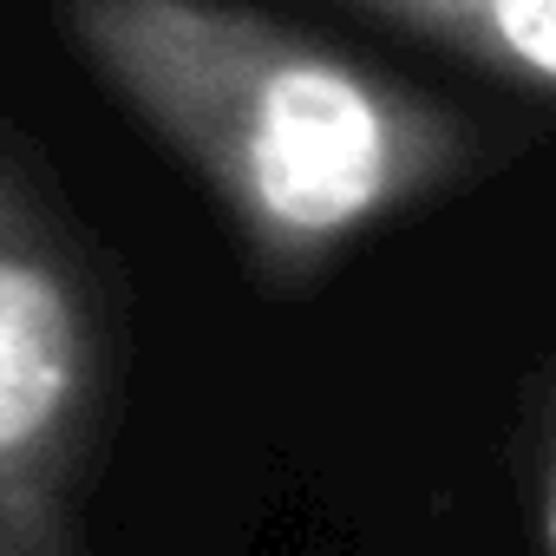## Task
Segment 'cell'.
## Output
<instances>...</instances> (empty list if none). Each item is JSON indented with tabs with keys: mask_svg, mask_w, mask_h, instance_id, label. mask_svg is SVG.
<instances>
[{
	"mask_svg": "<svg viewBox=\"0 0 556 556\" xmlns=\"http://www.w3.org/2000/svg\"><path fill=\"white\" fill-rule=\"evenodd\" d=\"M348 8L556 105V0H348Z\"/></svg>",
	"mask_w": 556,
	"mask_h": 556,
	"instance_id": "3957f363",
	"label": "cell"
},
{
	"mask_svg": "<svg viewBox=\"0 0 556 556\" xmlns=\"http://www.w3.org/2000/svg\"><path fill=\"white\" fill-rule=\"evenodd\" d=\"M86 66L170 144L268 289H308L478 164V125L242 0H60Z\"/></svg>",
	"mask_w": 556,
	"mask_h": 556,
	"instance_id": "6da1fadb",
	"label": "cell"
},
{
	"mask_svg": "<svg viewBox=\"0 0 556 556\" xmlns=\"http://www.w3.org/2000/svg\"><path fill=\"white\" fill-rule=\"evenodd\" d=\"M112 400L118 315L99 249L0 118V556H79Z\"/></svg>",
	"mask_w": 556,
	"mask_h": 556,
	"instance_id": "7a4b0ae2",
	"label": "cell"
},
{
	"mask_svg": "<svg viewBox=\"0 0 556 556\" xmlns=\"http://www.w3.org/2000/svg\"><path fill=\"white\" fill-rule=\"evenodd\" d=\"M536 504H543V543L556 556V374H549L543 413H536Z\"/></svg>",
	"mask_w": 556,
	"mask_h": 556,
	"instance_id": "277c9868",
	"label": "cell"
}]
</instances>
